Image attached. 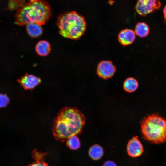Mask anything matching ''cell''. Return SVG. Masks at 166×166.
<instances>
[{"label":"cell","instance_id":"2","mask_svg":"<svg viewBox=\"0 0 166 166\" xmlns=\"http://www.w3.org/2000/svg\"><path fill=\"white\" fill-rule=\"evenodd\" d=\"M51 10L45 0H30L17 11L16 23L20 26L30 23L45 24L51 16Z\"/></svg>","mask_w":166,"mask_h":166},{"label":"cell","instance_id":"11","mask_svg":"<svg viewBox=\"0 0 166 166\" xmlns=\"http://www.w3.org/2000/svg\"><path fill=\"white\" fill-rule=\"evenodd\" d=\"M51 45L50 43L45 40L39 41L35 46V50L39 55L45 56L48 55L51 51Z\"/></svg>","mask_w":166,"mask_h":166},{"label":"cell","instance_id":"7","mask_svg":"<svg viewBox=\"0 0 166 166\" xmlns=\"http://www.w3.org/2000/svg\"><path fill=\"white\" fill-rule=\"evenodd\" d=\"M128 154L132 157L140 156L143 152V146L137 136L133 137L128 141L127 146Z\"/></svg>","mask_w":166,"mask_h":166},{"label":"cell","instance_id":"20","mask_svg":"<svg viewBox=\"0 0 166 166\" xmlns=\"http://www.w3.org/2000/svg\"><path fill=\"white\" fill-rule=\"evenodd\" d=\"M1 0H0V1Z\"/></svg>","mask_w":166,"mask_h":166},{"label":"cell","instance_id":"5","mask_svg":"<svg viewBox=\"0 0 166 166\" xmlns=\"http://www.w3.org/2000/svg\"><path fill=\"white\" fill-rule=\"evenodd\" d=\"M161 5L158 0H138L135 9L139 15L145 16L159 9Z\"/></svg>","mask_w":166,"mask_h":166},{"label":"cell","instance_id":"9","mask_svg":"<svg viewBox=\"0 0 166 166\" xmlns=\"http://www.w3.org/2000/svg\"><path fill=\"white\" fill-rule=\"evenodd\" d=\"M136 38L135 34L132 30L125 29L121 30L119 33L118 39L119 43L124 46L132 44Z\"/></svg>","mask_w":166,"mask_h":166},{"label":"cell","instance_id":"1","mask_svg":"<svg viewBox=\"0 0 166 166\" xmlns=\"http://www.w3.org/2000/svg\"><path fill=\"white\" fill-rule=\"evenodd\" d=\"M86 118L77 108L67 106L61 109L53 119L52 132L57 141L64 142L82 132Z\"/></svg>","mask_w":166,"mask_h":166},{"label":"cell","instance_id":"12","mask_svg":"<svg viewBox=\"0 0 166 166\" xmlns=\"http://www.w3.org/2000/svg\"><path fill=\"white\" fill-rule=\"evenodd\" d=\"M47 154L39 152L34 149L31 153V156L35 161L30 164L28 166H48V164L45 161V156Z\"/></svg>","mask_w":166,"mask_h":166},{"label":"cell","instance_id":"16","mask_svg":"<svg viewBox=\"0 0 166 166\" xmlns=\"http://www.w3.org/2000/svg\"><path fill=\"white\" fill-rule=\"evenodd\" d=\"M66 141L67 146L72 150H77L80 147V142L77 136H74L70 137Z\"/></svg>","mask_w":166,"mask_h":166},{"label":"cell","instance_id":"8","mask_svg":"<svg viewBox=\"0 0 166 166\" xmlns=\"http://www.w3.org/2000/svg\"><path fill=\"white\" fill-rule=\"evenodd\" d=\"M18 81L26 90L33 89L41 82V80L39 77L27 73Z\"/></svg>","mask_w":166,"mask_h":166},{"label":"cell","instance_id":"18","mask_svg":"<svg viewBox=\"0 0 166 166\" xmlns=\"http://www.w3.org/2000/svg\"><path fill=\"white\" fill-rule=\"evenodd\" d=\"M103 166H117L115 163L112 161L108 160L105 161Z\"/></svg>","mask_w":166,"mask_h":166},{"label":"cell","instance_id":"19","mask_svg":"<svg viewBox=\"0 0 166 166\" xmlns=\"http://www.w3.org/2000/svg\"><path fill=\"white\" fill-rule=\"evenodd\" d=\"M163 13L164 14V17L165 20H166V6H165L163 9Z\"/></svg>","mask_w":166,"mask_h":166},{"label":"cell","instance_id":"17","mask_svg":"<svg viewBox=\"0 0 166 166\" xmlns=\"http://www.w3.org/2000/svg\"><path fill=\"white\" fill-rule=\"evenodd\" d=\"M9 102L8 97L4 94H0V108L4 107L7 106Z\"/></svg>","mask_w":166,"mask_h":166},{"label":"cell","instance_id":"13","mask_svg":"<svg viewBox=\"0 0 166 166\" xmlns=\"http://www.w3.org/2000/svg\"><path fill=\"white\" fill-rule=\"evenodd\" d=\"M88 154L90 157L93 160H98L103 155V148L98 144H94L90 148L88 151Z\"/></svg>","mask_w":166,"mask_h":166},{"label":"cell","instance_id":"15","mask_svg":"<svg viewBox=\"0 0 166 166\" xmlns=\"http://www.w3.org/2000/svg\"><path fill=\"white\" fill-rule=\"evenodd\" d=\"M149 31V27L146 23L144 22H139L136 26L134 32L137 36L143 38L148 35Z\"/></svg>","mask_w":166,"mask_h":166},{"label":"cell","instance_id":"4","mask_svg":"<svg viewBox=\"0 0 166 166\" xmlns=\"http://www.w3.org/2000/svg\"><path fill=\"white\" fill-rule=\"evenodd\" d=\"M141 126L146 140L156 144L166 141V120L158 115L153 114L144 117Z\"/></svg>","mask_w":166,"mask_h":166},{"label":"cell","instance_id":"14","mask_svg":"<svg viewBox=\"0 0 166 166\" xmlns=\"http://www.w3.org/2000/svg\"><path fill=\"white\" fill-rule=\"evenodd\" d=\"M138 85V82L135 78L129 77L127 78L124 81L123 87L126 91L132 93L137 89Z\"/></svg>","mask_w":166,"mask_h":166},{"label":"cell","instance_id":"10","mask_svg":"<svg viewBox=\"0 0 166 166\" xmlns=\"http://www.w3.org/2000/svg\"><path fill=\"white\" fill-rule=\"evenodd\" d=\"M26 30L29 36L33 38L40 36L43 33L41 25L36 23H30L26 25Z\"/></svg>","mask_w":166,"mask_h":166},{"label":"cell","instance_id":"6","mask_svg":"<svg viewBox=\"0 0 166 166\" xmlns=\"http://www.w3.org/2000/svg\"><path fill=\"white\" fill-rule=\"evenodd\" d=\"M116 71V67L111 61L103 60L98 63L96 73L100 77L107 79L111 78Z\"/></svg>","mask_w":166,"mask_h":166},{"label":"cell","instance_id":"3","mask_svg":"<svg viewBox=\"0 0 166 166\" xmlns=\"http://www.w3.org/2000/svg\"><path fill=\"white\" fill-rule=\"evenodd\" d=\"M59 33L64 38L77 40L85 34L86 23L84 18L75 11L60 14L56 21Z\"/></svg>","mask_w":166,"mask_h":166}]
</instances>
